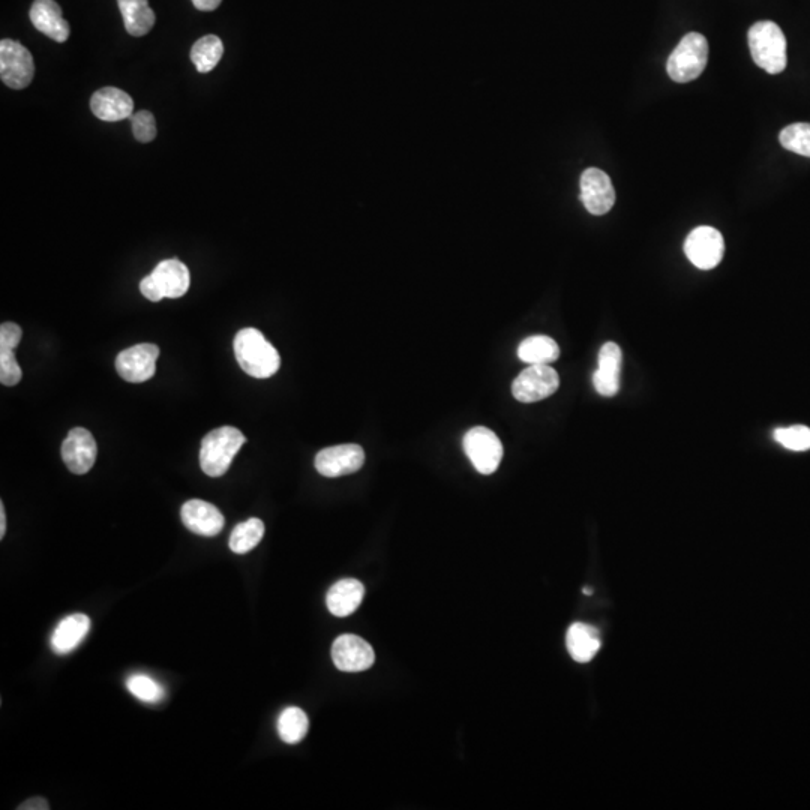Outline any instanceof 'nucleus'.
<instances>
[{
	"instance_id": "obj_1",
	"label": "nucleus",
	"mask_w": 810,
	"mask_h": 810,
	"mask_svg": "<svg viewBox=\"0 0 810 810\" xmlns=\"http://www.w3.org/2000/svg\"><path fill=\"white\" fill-rule=\"evenodd\" d=\"M233 347L237 363L251 377L269 378L278 372L281 357L260 330L254 327L239 330Z\"/></svg>"
},
{
	"instance_id": "obj_2",
	"label": "nucleus",
	"mask_w": 810,
	"mask_h": 810,
	"mask_svg": "<svg viewBox=\"0 0 810 810\" xmlns=\"http://www.w3.org/2000/svg\"><path fill=\"white\" fill-rule=\"evenodd\" d=\"M750 54L753 62L768 74L776 75L785 71L786 38L782 29L774 21H758L747 33Z\"/></svg>"
},
{
	"instance_id": "obj_3",
	"label": "nucleus",
	"mask_w": 810,
	"mask_h": 810,
	"mask_svg": "<svg viewBox=\"0 0 810 810\" xmlns=\"http://www.w3.org/2000/svg\"><path fill=\"white\" fill-rule=\"evenodd\" d=\"M245 443V435L234 426L213 429L201 441V470L210 477L224 476L234 456Z\"/></svg>"
},
{
	"instance_id": "obj_4",
	"label": "nucleus",
	"mask_w": 810,
	"mask_h": 810,
	"mask_svg": "<svg viewBox=\"0 0 810 810\" xmlns=\"http://www.w3.org/2000/svg\"><path fill=\"white\" fill-rule=\"evenodd\" d=\"M707 62V38L701 33L690 32L672 51L666 63V71L675 83H689L704 72Z\"/></svg>"
},
{
	"instance_id": "obj_5",
	"label": "nucleus",
	"mask_w": 810,
	"mask_h": 810,
	"mask_svg": "<svg viewBox=\"0 0 810 810\" xmlns=\"http://www.w3.org/2000/svg\"><path fill=\"white\" fill-rule=\"evenodd\" d=\"M189 284L188 267L177 258H170L161 261L149 276L141 279L140 291L150 302H159L164 297L179 299L189 290Z\"/></svg>"
},
{
	"instance_id": "obj_6",
	"label": "nucleus",
	"mask_w": 810,
	"mask_h": 810,
	"mask_svg": "<svg viewBox=\"0 0 810 810\" xmlns=\"http://www.w3.org/2000/svg\"><path fill=\"white\" fill-rule=\"evenodd\" d=\"M465 453L480 474H492L503 459V444L494 431L485 426H474L465 434Z\"/></svg>"
},
{
	"instance_id": "obj_7",
	"label": "nucleus",
	"mask_w": 810,
	"mask_h": 810,
	"mask_svg": "<svg viewBox=\"0 0 810 810\" xmlns=\"http://www.w3.org/2000/svg\"><path fill=\"white\" fill-rule=\"evenodd\" d=\"M35 75L33 57L20 42L2 39L0 42V78L11 89L21 90L32 83Z\"/></svg>"
},
{
	"instance_id": "obj_8",
	"label": "nucleus",
	"mask_w": 810,
	"mask_h": 810,
	"mask_svg": "<svg viewBox=\"0 0 810 810\" xmlns=\"http://www.w3.org/2000/svg\"><path fill=\"white\" fill-rule=\"evenodd\" d=\"M560 377L549 365H530L515 378L512 393L524 404L542 401L557 392Z\"/></svg>"
},
{
	"instance_id": "obj_9",
	"label": "nucleus",
	"mask_w": 810,
	"mask_h": 810,
	"mask_svg": "<svg viewBox=\"0 0 810 810\" xmlns=\"http://www.w3.org/2000/svg\"><path fill=\"white\" fill-rule=\"evenodd\" d=\"M684 252L693 266L701 270H710L722 261L725 242L716 228L702 225L690 231L684 242Z\"/></svg>"
},
{
	"instance_id": "obj_10",
	"label": "nucleus",
	"mask_w": 810,
	"mask_h": 810,
	"mask_svg": "<svg viewBox=\"0 0 810 810\" xmlns=\"http://www.w3.org/2000/svg\"><path fill=\"white\" fill-rule=\"evenodd\" d=\"M365 464V452L359 444H338L320 450L315 468L324 477H341L356 473Z\"/></svg>"
},
{
	"instance_id": "obj_11",
	"label": "nucleus",
	"mask_w": 810,
	"mask_h": 810,
	"mask_svg": "<svg viewBox=\"0 0 810 810\" xmlns=\"http://www.w3.org/2000/svg\"><path fill=\"white\" fill-rule=\"evenodd\" d=\"M159 348L155 344H137L119 353L116 369L123 380L129 383H144L156 372Z\"/></svg>"
},
{
	"instance_id": "obj_12",
	"label": "nucleus",
	"mask_w": 810,
	"mask_h": 810,
	"mask_svg": "<svg viewBox=\"0 0 810 810\" xmlns=\"http://www.w3.org/2000/svg\"><path fill=\"white\" fill-rule=\"evenodd\" d=\"M332 659L339 671L362 672L374 665L375 654L360 636L341 635L333 642Z\"/></svg>"
},
{
	"instance_id": "obj_13",
	"label": "nucleus",
	"mask_w": 810,
	"mask_h": 810,
	"mask_svg": "<svg viewBox=\"0 0 810 810\" xmlns=\"http://www.w3.org/2000/svg\"><path fill=\"white\" fill-rule=\"evenodd\" d=\"M581 201L591 215H605L614 207V186L605 171L588 168L582 173Z\"/></svg>"
},
{
	"instance_id": "obj_14",
	"label": "nucleus",
	"mask_w": 810,
	"mask_h": 810,
	"mask_svg": "<svg viewBox=\"0 0 810 810\" xmlns=\"http://www.w3.org/2000/svg\"><path fill=\"white\" fill-rule=\"evenodd\" d=\"M98 446L87 429L74 428L66 435L62 444V458L69 471L86 474L95 465Z\"/></svg>"
},
{
	"instance_id": "obj_15",
	"label": "nucleus",
	"mask_w": 810,
	"mask_h": 810,
	"mask_svg": "<svg viewBox=\"0 0 810 810\" xmlns=\"http://www.w3.org/2000/svg\"><path fill=\"white\" fill-rule=\"evenodd\" d=\"M182 522L192 533L213 537L221 533L225 519L221 510L203 500L186 501L180 510Z\"/></svg>"
},
{
	"instance_id": "obj_16",
	"label": "nucleus",
	"mask_w": 810,
	"mask_h": 810,
	"mask_svg": "<svg viewBox=\"0 0 810 810\" xmlns=\"http://www.w3.org/2000/svg\"><path fill=\"white\" fill-rule=\"evenodd\" d=\"M623 354L615 342H606L599 351V366L593 374L594 389L602 396L617 395Z\"/></svg>"
},
{
	"instance_id": "obj_17",
	"label": "nucleus",
	"mask_w": 810,
	"mask_h": 810,
	"mask_svg": "<svg viewBox=\"0 0 810 810\" xmlns=\"http://www.w3.org/2000/svg\"><path fill=\"white\" fill-rule=\"evenodd\" d=\"M90 108L104 122H119L132 116L134 101L128 93L117 87H102L93 93Z\"/></svg>"
},
{
	"instance_id": "obj_18",
	"label": "nucleus",
	"mask_w": 810,
	"mask_h": 810,
	"mask_svg": "<svg viewBox=\"0 0 810 810\" xmlns=\"http://www.w3.org/2000/svg\"><path fill=\"white\" fill-rule=\"evenodd\" d=\"M30 21L39 32L56 42H65L69 38L68 21L63 18L62 9L54 0H35L30 8Z\"/></svg>"
},
{
	"instance_id": "obj_19",
	"label": "nucleus",
	"mask_w": 810,
	"mask_h": 810,
	"mask_svg": "<svg viewBox=\"0 0 810 810\" xmlns=\"http://www.w3.org/2000/svg\"><path fill=\"white\" fill-rule=\"evenodd\" d=\"M90 626H92L90 618L80 612L63 618L51 635V648L54 653L63 656L74 651L90 632Z\"/></svg>"
},
{
	"instance_id": "obj_20",
	"label": "nucleus",
	"mask_w": 810,
	"mask_h": 810,
	"mask_svg": "<svg viewBox=\"0 0 810 810\" xmlns=\"http://www.w3.org/2000/svg\"><path fill=\"white\" fill-rule=\"evenodd\" d=\"M363 596H365V587L362 582L354 578L341 579L327 591V609L335 617H347L359 608Z\"/></svg>"
},
{
	"instance_id": "obj_21",
	"label": "nucleus",
	"mask_w": 810,
	"mask_h": 810,
	"mask_svg": "<svg viewBox=\"0 0 810 810\" xmlns=\"http://www.w3.org/2000/svg\"><path fill=\"white\" fill-rule=\"evenodd\" d=\"M566 647L576 662H590L600 650L599 630L590 624L573 623L566 633Z\"/></svg>"
},
{
	"instance_id": "obj_22",
	"label": "nucleus",
	"mask_w": 810,
	"mask_h": 810,
	"mask_svg": "<svg viewBox=\"0 0 810 810\" xmlns=\"http://www.w3.org/2000/svg\"><path fill=\"white\" fill-rule=\"evenodd\" d=\"M122 12L126 32L132 36H144L155 26V12L149 0H117Z\"/></svg>"
},
{
	"instance_id": "obj_23",
	"label": "nucleus",
	"mask_w": 810,
	"mask_h": 810,
	"mask_svg": "<svg viewBox=\"0 0 810 810\" xmlns=\"http://www.w3.org/2000/svg\"><path fill=\"white\" fill-rule=\"evenodd\" d=\"M518 357L528 365H549L560 357V347L549 336H530L519 344Z\"/></svg>"
},
{
	"instance_id": "obj_24",
	"label": "nucleus",
	"mask_w": 810,
	"mask_h": 810,
	"mask_svg": "<svg viewBox=\"0 0 810 810\" xmlns=\"http://www.w3.org/2000/svg\"><path fill=\"white\" fill-rule=\"evenodd\" d=\"M224 54V44L216 35H206L198 39L191 48V60L198 72L212 71Z\"/></svg>"
},
{
	"instance_id": "obj_25",
	"label": "nucleus",
	"mask_w": 810,
	"mask_h": 810,
	"mask_svg": "<svg viewBox=\"0 0 810 810\" xmlns=\"http://www.w3.org/2000/svg\"><path fill=\"white\" fill-rule=\"evenodd\" d=\"M309 720L305 711L299 707H288L279 714L278 734L287 744H297L306 737Z\"/></svg>"
},
{
	"instance_id": "obj_26",
	"label": "nucleus",
	"mask_w": 810,
	"mask_h": 810,
	"mask_svg": "<svg viewBox=\"0 0 810 810\" xmlns=\"http://www.w3.org/2000/svg\"><path fill=\"white\" fill-rule=\"evenodd\" d=\"M263 536V521L258 518H249L248 521L240 522L234 527L228 545L234 554H246L261 542Z\"/></svg>"
},
{
	"instance_id": "obj_27",
	"label": "nucleus",
	"mask_w": 810,
	"mask_h": 810,
	"mask_svg": "<svg viewBox=\"0 0 810 810\" xmlns=\"http://www.w3.org/2000/svg\"><path fill=\"white\" fill-rule=\"evenodd\" d=\"M780 144L789 152L810 158V123H792L779 135Z\"/></svg>"
},
{
	"instance_id": "obj_28",
	"label": "nucleus",
	"mask_w": 810,
	"mask_h": 810,
	"mask_svg": "<svg viewBox=\"0 0 810 810\" xmlns=\"http://www.w3.org/2000/svg\"><path fill=\"white\" fill-rule=\"evenodd\" d=\"M129 692L147 704H158L164 699L165 690L161 684L156 683L149 675L135 674L126 680Z\"/></svg>"
},
{
	"instance_id": "obj_29",
	"label": "nucleus",
	"mask_w": 810,
	"mask_h": 810,
	"mask_svg": "<svg viewBox=\"0 0 810 810\" xmlns=\"http://www.w3.org/2000/svg\"><path fill=\"white\" fill-rule=\"evenodd\" d=\"M774 440L792 452H806L810 449V428L803 425L779 428L774 431Z\"/></svg>"
},
{
	"instance_id": "obj_30",
	"label": "nucleus",
	"mask_w": 810,
	"mask_h": 810,
	"mask_svg": "<svg viewBox=\"0 0 810 810\" xmlns=\"http://www.w3.org/2000/svg\"><path fill=\"white\" fill-rule=\"evenodd\" d=\"M23 372L15 359L14 350L0 348V381L3 386H15L20 383Z\"/></svg>"
},
{
	"instance_id": "obj_31",
	"label": "nucleus",
	"mask_w": 810,
	"mask_h": 810,
	"mask_svg": "<svg viewBox=\"0 0 810 810\" xmlns=\"http://www.w3.org/2000/svg\"><path fill=\"white\" fill-rule=\"evenodd\" d=\"M132 132L140 143H150L156 137L155 117L150 111H138L132 114Z\"/></svg>"
},
{
	"instance_id": "obj_32",
	"label": "nucleus",
	"mask_w": 810,
	"mask_h": 810,
	"mask_svg": "<svg viewBox=\"0 0 810 810\" xmlns=\"http://www.w3.org/2000/svg\"><path fill=\"white\" fill-rule=\"evenodd\" d=\"M21 336H23V330L18 324L3 323L0 326V348L14 350L20 344Z\"/></svg>"
},
{
	"instance_id": "obj_33",
	"label": "nucleus",
	"mask_w": 810,
	"mask_h": 810,
	"mask_svg": "<svg viewBox=\"0 0 810 810\" xmlns=\"http://www.w3.org/2000/svg\"><path fill=\"white\" fill-rule=\"evenodd\" d=\"M20 810H48L50 806H48V801L42 797H33L30 800L24 801L23 804L18 806Z\"/></svg>"
},
{
	"instance_id": "obj_34",
	"label": "nucleus",
	"mask_w": 810,
	"mask_h": 810,
	"mask_svg": "<svg viewBox=\"0 0 810 810\" xmlns=\"http://www.w3.org/2000/svg\"><path fill=\"white\" fill-rule=\"evenodd\" d=\"M221 2L222 0H192L198 11H215Z\"/></svg>"
},
{
	"instance_id": "obj_35",
	"label": "nucleus",
	"mask_w": 810,
	"mask_h": 810,
	"mask_svg": "<svg viewBox=\"0 0 810 810\" xmlns=\"http://www.w3.org/2000/svg\"><path fill=\"white\" fill-rule=\"evenodd\" d=\"M6 533V513H5V506L3 503H0V539H3Z\"/></svg>"
}]
</instances>
